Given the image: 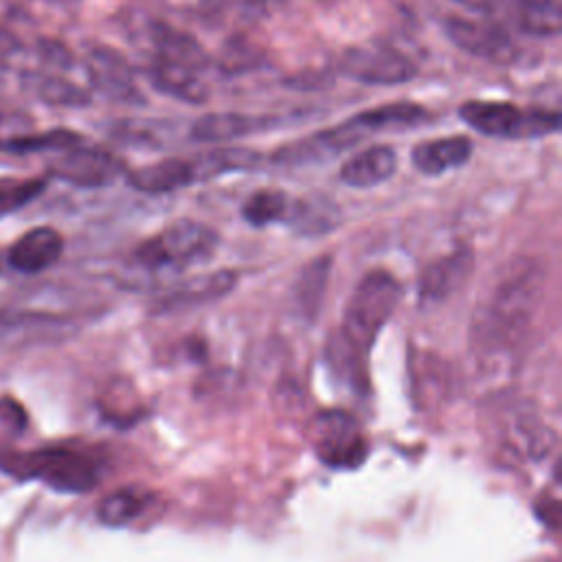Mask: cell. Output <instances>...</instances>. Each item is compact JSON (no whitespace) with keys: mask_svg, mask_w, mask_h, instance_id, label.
<instances>
[{"mask_svg":"<svg viewBox=\"0 0 562 562\" xmlns=\"http://www.w3.org/2000/svg\"><path fill=\"white\" fill-rule=\"evenodd\" d=\"M235 285V274L231 270H220L206 277H195L189 279L180 285H176L169 294H165L158 301L160 312H171V310H184V307H195L209 301H215L224 294H228Z\"/></svg>","mask_w":562,"mask_h":562,"instance_id":"19","label":"cell"},{"mask_svg":"<svg viewBox=\"0 0 562 562\" xmlns=\"http://www.w3.org/2000/svg\"><path fill=\"white\" fill-rule=\"evenodd\" d=\"M329 268H331V259L325 255L310 261L296 277L292 285V305L296 307L299 316H305L307 321L318 316V307L325 296V288L329 279Z\"/></svg>","mask_w":562,"mask_h":562,"instance_id":"20","label":"cell"},{"mask_svg":"<svg viewBox=\"0 0 562 562\" xmlns=\"http://www.w3.org/2000/svg\"><path fill=\"white\" fill-rule=\"evenodd\" d=\"M61 250H64V239L55 228L35 226L11 244L7 252V261L18 272L37 274L55 266L61 257Z\"/></svg>","mask_w":562,"mask_h":562,"instance_id":"12","label":"cell"},{"mask_svg":"<svg viewBox=\"0 0 562 562\" xmlns=\"http://www.w3.org/2000/svg\"><path fill=\"white\" fill-rule=\"evenodd\" d=\"M90 79L92 83L114 101L143 103L145 97L138 92L132 79L127 61L110 48H97L90 53Z\"/></svg>","mask_w":562,"mask_h":562,"instance_id":"13","label":"cell"},{"mask_svg":"<svg viewBox=\"0 0 562 562\" xmlns=\"http://www.w3.org/2000/svg\"><path fill=\"white\" fill-rule=\"evenodd\" d=\"M217 246V233L193 220H178L145 239L134 257L140 268L151 272L184 270L206 261Z\"/></svg>","mask_w":562,"mask_h":562,"instance_id":"4","label":"cell"},{"mask_svg":"<svg viewBox=\"0 0 562 562\" xmlns=\"http://www.w3.org/2000/svg\"><path fill=\"white\" fill-rule=\"evenodd\" d=\"M151 40L158 46L160 57L180 61V64H184V66H189L193 70H198L200 66L209 64V57H206L204 48L193 37L171 29L169 24L154 22L151 24Z\"/></svg>","mask_w":562,"mask_h":562,"instance_id":"22","label":"cell"},{"mask_svg":"<svg viewBox=\"0 0 562 562\" xmlns=\"http://www.w3.org/2000/svg\"><path fill=\"white\" fill-rule=\"evenodd\" d=\"M459 116L474 132L505 140H529L560 130V112L520 110L509 101H465L459 108Z\"/></svg>","mask_w":562,"mask_h":562,"instance_id":"5","label":"cell"},{"mask_svg":"<svg viewBox=\"0 0 562 562\" xmlns=\"http://www.w3.org/2000/svg\"><path fill=\"white\" fill-rule=\"evenodd\" d=\"M457 2H465V0H457Z\"/></svg>","mask_w":562,"mask_h":562,"instance_id":"31","label":"cell"},{"mask_svg":"<svg viewBox=\"0 0 562 562\" xmlns=\"http://www.w3.org/2000/svg\"><path fill=\"white\" fill-rule=\"evenodd\" d=\"M261 156L252 149L246 147H220L213 151H206L198 158H193L195 176L198 180L204 178H215L226 171H241V169H252Z\"/></svg>","mask_w":562,"mask_h":562,"instance_id":"24","label":"cell"},{"mask_svg":"<svg viewBox=\"0 0 562 562\" xmlns=\"http://www.w3.org/2000/svg\"><path fill=\"white\" fill-rule=\"evenodd\" d=\"M127 182L143 193H171L198 182L193 160L165 158L143 165L127 173Z\"/></svg>","mask_w":562,"mask_h":562,"instance_id":"17","label":"cell"},{"mask_svg":"<svg viewBox=\"0 0 562 562\" xmlns=\"http://www.w3.org/2000/svg\"><path fill=\"white\" fill-rule=\"evenodd\" d=\"M40 97L46 99L48 103L70 105V108H81V105L90 103V94H86L75 83L59 79V77H44L40 81Z\"/></svg>","mask_w":562,"mask_h":562,"instance_id":"30","label":"cell"},{"mask_svg":"<svg viewBox=\"0 0 562 562\" xmlns=\"http://www.w3.org/2000/svg\"><path fill=\"white\" fill-rule=\"evenodd\" d=\"M351 119L364 134H371V132H382V130L415 127L428 119V112L417 103L397 101V103H384L373 110L358 112Z\"/></svg>","mask_w":562,"mask_h":562,"instance_id":"21","label":"cell"},{"mask_svg":"<svg viewBox=\"0 0 562 562\" xmlns=\"http://www.w3.org/2000/svg\"><path fill=\"white\" fill-rule=\"evenodd\" d=\"M338 70L360 83L393 86L411 81L417 66L395 48L389 46H351L338 57Z\"/></svg>","mask_w":562,"mask_h":562,"instance_id":"7","label":"cell"},{"mask_svg":"<svg viewBox=\"0 0 562 562\" xmlns=\"http://www.w3.org/2000/svg\"><path fill=\"white\" fill-rule=\"evenodd\" d=\"M312 443L323 463L338 470L358 468L367 459V439L345 411H325L312 422Z\"/></svg>","mask_w":562,"mask_h":562,"instance_id":"6","label":"cell"},{"mask_svg":"<svg viewBox=\"0 0 562 562\" xmlns=\"http://www.w3.org/2000/svg\"><path fill=\"white\" fill-rule=\"evenodd\" d=\"M79 145V136L68 130H50L33 136H20L4 143V149L26 154V151H48V149H70Z\"/></svg>","mask_w":562,"mask_h":562,"instance_id":"29","label":"cell"},{"mask_svg":"<svg viewBox=\"0 0 562 562\" xmlns=\"http://www.w3.org/2000/svg\"><path fill=\"white\" fill-rule=\"evenodd\" d=\"M474 268V257L468 248H459L428 263L419 274V303L424 307L443 303L452 296L470 277Z\"/></svg>","mask_w":562,"mask_h":562,"instance_id":"9","label":"cell"},{"mask_svg":"<svg viewBox=\"0 0 562 562\" xmlns=\"http://www.w3.org/2000/svg\"><path fill=\"white\" fill-rule=\"evenodd\" d=\"M402 299V288L397 279L384 270H373L360 279L356 285L345 316L340 338L360 356H364L382 327L393 316Z\"/></svg>","mask_w":562,"mask_h":562,"instance_id":"3","label":"cell"},{"mask_svg":"<svg viewBox=\"0 0 562 562\" xmlns=\"http://www.w3.org/2000/svg\"><path fill=\"white\" fill-rule=\"evenodd\" d=\"M44 187L42 178H0V217L37 198Z\"/></svg>","mask_w":562,"mask_h":562,"instance_id":"28","label":"cell"},{"mask_svg":"<svg viewBox=\"0 0 562 562\" xmlns=\"http://www.w3.org/2000/svg\"><path fill=\"white\" fill-rule=\"evenodd\" d=\"M145 503H147V498L140 490L123 487V490H116V492L108 494L99 503L97 516L108 527H123V525L132 522L143 512Z\"/></svg>","mask_w":562,"mask_h":562,"instance_id":"26","label":"cell"},{"mask_svg":"<svg viewBox=\"0 0 562 562\" xmlns=\"http://www.w3.org/2000/svg\"><path fill=\"white\" fill-rule=\"evenodd\" d=\"M336 206L327 200H292V211L288 215V224H292L299 233H325L334 226Z\"/></svg>","mask_w":562,"mask_h":562,"instance_id":"27","label":"cell"},{"mask_svg":"<svg viewBox=\"0 0 562 562\" xmlns=\"http://www.w3.org/2000/svg\"><path fill=\"white\" fill-rule=\"evenodd\" d=\"M281 116L246 114V112H206L189 127V138L195 143H226L263 130L277 127Z\"/></svg>","mask_w":562,"mask_h":562,"instance_id":"10","label":"cell"},{"mask_svg":"<svg viewBox=\"0 0 562 562\" xmlns=\"http://www.w3.org/2000/svg\"><path fill=\"white\" fill-rule=\"evenodd\" d=\"M149 81L154 83L156 90L187 103H204L209 99L206 86L198 77V72L180 61L160 57L149 66L147 70Z\"/></svg>","mask_w":562,"mask_h":562,"instance_id":"18","label":"cell"},{"mask_svg":"<svg viewBox=\"0 0 562 562\" xmlns=\"http://www.w3.org/2000/svg\"><path fill=\"white\" fill-rule=\"evenodd\" d=\"M518 26L538 37H553L562 29L560 0H514Z\"/></svg>","mask_w":562,"mask_h":562,"instance_id":"23","label":"cell"},{"mask_svg":"<svg viewBox=\"0 0 562 562\" xmlns=\"http://www.w3.org/2000/svg\"><path fill=\"white\" fill-rule=\"evenodd\" d=\"M505 441L522 459H542L553 446V435L538 413L520 404L509 411L505 422Z\"/></svg>","mask_w":562,"mask_h":562,"instance_id":"14","label":"cell"},{"mask_svg":"<svg viewBox=\"0 0 562 562\" xmlns=\"http://www.w3.org/2000/svg\"><path fill=\"white\" fill-rule=\"evenodd\" d=\"M397 169V154L391 145H371L340 167V180L353 189H369L386 182Z\"/></svg>","mask_w":562,"mask_h":562,"instance_id":"16","label":"cell"},{"mask_svg":"<svg viewBox=\"0 0 562 562\" xmlns=\"http://www.w3.org/2000/svg\"><path fill=\"white\" fill-rule=\"evenodd\" d=\"M64 151L53 162V173L77 187H103L123 171V165L108 151L77 145Z\"/></svg>","mask_w":562,"mask_h":562,"instance_id":"11","label":"cell"},{"mask_svg":"<svg viewBox=\"0 0 562 562\" xmlns=\"http://www.w3.org/2000/svg\"><path fill=\"white\" fill-rule=\"evenodd\" d=\"M292 211V200L277 189H261L255 191L241 206V215L248 224L261 228L277 222H288Z\"/></svg>","mask_w":562,"mask_h":562,"instance_id":"25","label":"cell"},{"mask_svg":"<svg viewBox=\"0 0 562 562\" xmlns=\"http://www.w3.org/2000/svg\"><path fill=\"white\" fill-rule=\"evenodd\" d=\"M0 470L18 481H40L59 494H86L97 485V465L68 448L0 452Z\"/></svg>","mask_w":562,"mask_h":562,"instance_id":"2","label":"cell"},{"mask_svg":"<svg viewBox=\"0 0 562 562\" xmlns=\"http://www.w3.org/2000/svg\"><path fill=\"white\" fill-rule=\"evenodd\" d=\"M446 35L470 55L483 57L494 64H512L518 57V48L512 37L496 24L452 18L446 22Z\"/></svg>","mask_w":562,"mask_h":562,"instance_id":"8","label":"cell"},{"mask_svg":"<svg viewBox=\"0 0 562 562\" xmlns=\"http://www.w3.org/2000/svg\"><path fill=\"white\" fill-rule=\"evenodd\" d=\"M472 140L468 136H441L417 143L411 149L413 167L424 176H441L465 165L472 156Z\"/></svg>","mask_w":562,"mask_h":562,"instance_id":"15","label":"cell"},{"mask_svg":"<svg viewBox=\"0 0 562 562\" xmlns=\"http://www.w3.org/2000/svg\"><path fill=\"white\" fill-rule=\"evenodd\" d=\"M542 292L544 272L536 259H516L496 274L479 301L470 327V349L483 371L494 373L516 356Z\"/></svg>","mask_w":562,"mask_h":562,"instance_id":"1","label":"cell"}]
</instances>
